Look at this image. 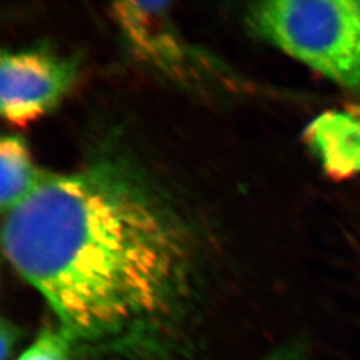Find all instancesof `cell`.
<instances>
[{
	"instance_id": "6da1fadb",
	"label": "cell",
	"mask_w": 360,
	"mask_h": 360,
	"mask_svg": "<svg viewBox=\"0 0 360 360\" xmlns=\"http://www.w3.org/2000/svg\"><path fill=\"white\" fill-rule=\"evenodd\" d=\"M1 243L59 326L83 343L111 342L169 316L193 264L179 220L114 165L44 176L4 214Z\"/></svg>"
},
{
	"instance_id": "7a4b0ae2",
	"label": "cell",
	"mask_w": 360,
	"mask_h": 360,
	"mask_svg": "<svg viewBox=\"0 0 360 360\" xmlns=\"http://www.w3.org/2000/svg\"><path fill=\"white\" fill-rule=\"evenodd\" d=\"M260 38L335 83L360 89V1L276 0L254 4Z\"/></svg>"
},
{
	"instance_id": "3957f363",
	"label": "cell",
	"mask_w": 360,
	"mask_h": 360,
	"mask_svg": "<svg viewBox=\"0 0 360 360\" xmlns=\"http://www.w3.org/2000/svg\"><path fill=\"white\" fill-rule=\"evenodd\" d=\"M77 77L74 58L46 50L3 52L0 111L10 123L26 126L50 112L71 90Z\"/></svg>"
},
{
	"instance_id": "277c9868",
	"label": "cell",
	"mask_w": 360,
	"mask_h": 360,
	"mask_svg": "<svg viewBox=\"0 0 360 360\" xmlns=\"http://www.w3.org/2000/svg\"><path fill=\"white\" fill-rule=\"evenodd\" d=\"M168 3L124 1L114 4V13L138 51L156 65L178 71L187 53L168 25Z\"/></svg>"
},
{
	"instance_id": "5b68a950",
	"label": "cell",
	"mask_w": 360,
	"mask_h": 360,
	"mask_svg": "<svg viewBox=\"0 0 360 360\" xmlns=\"http://www.w3.org/2000/svg\"><path fill=\"white\" fill-rule=\"evenodd\" d=\"M309 150L334 179L360 172V116L330 111L309 123L304 132Z\"/></svg>"
},
{
	"instance_id": "8992f818",
	"label": "cell",
	"mask_w": 360,
	"mask_h": 360,
	"mask_svg": "<svg viewBox=\"0 0 360 360\" xmlns=\"http://www.w3.org/2000/svg\"><path fill=\"white\" fill-rule=\"evenodd\" d=\"M0 203L6 214L19 206L38 188L44 175L34 166L20 136H3L0 143Z\"/></svg>"
},
{
	"instance_id": "52a82bcc",
	"label": "cell",
	"mask_w": 360,
	"mask_h": 360,
	"mask_svg": "<svg viewBox=\"0 0 360 360\" xmlns=\"http://www.w3.org/2000/svg\"><path fill=\"white\" fill-rule=\"evenodd\" d=\"M77 340L63 327H49L40 331L34 343L16 360H71Z\"/></svg>"
},
{
	"instance_id": "ba28073f",
	"label": "cell",
	"mask_w": 360,
	"mask_h": 360,
	"mask_svg": "<svg viewBox=\"0 0 360 360\" xmlns=\"http://www.w3.org/2000/svg\"><path fill=\"white\" fill-rule=\"evenodd\" d=\"M19 330H16L11 323L3 322L1 324V360H8L13 347L18 342Z\"/></svg>"
},
{
	"instance_id": "9c48e42d",
	"label": "cell",
	"mask_w": 360,
	"mask_h": 360,
	"mask_svg": "<svg viewBox=\"0 0 360 360\" xmlns=\"http://www.w3.org/2000/svg\"><path fill=\"white\" fill-rule=\"evenodd\" d=\"M264 360H297L296 356H294L292 352L290 351H283V352H278V354H274L269 358H266Z\"/></svg>"
}]
</instances>
